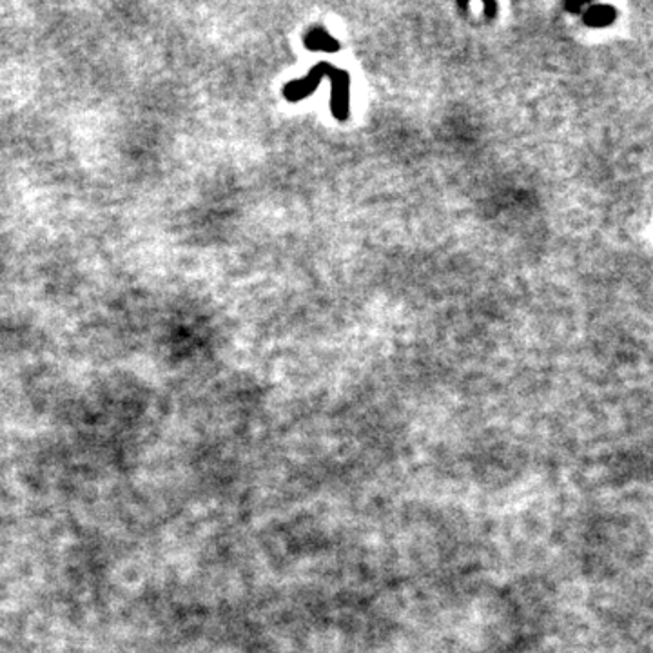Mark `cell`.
<instances>
[{"instance_id":"obj_4","label":"cell","mask_w":653,"mask_h":653,"mask_svg":"<svg viewBox=\"0 0 653 653\" xmlns=\"http://www.w3.org/2000/svg\"><path fill=\"white\" fill-rule=\"evenodd\" d=\"M614 19H615V9L614 8H610V6H595V8H592L590 11L587 13V16H584V22H587L588 26H606V24H610V22H614Z\"/></svg>"},{"instance_id":"obj_1","label":"cell","mask_w":653,"mask_h":653,"mask_svg":"<svg viewBox=\"0 0 653 653\" xmlns=\"http://www.w3.org/2000/svg\"><path fill=\"white\" fill-rule=\"evenodd\" d=\"M332 113L338 120H345L349 113V99H351V76L345 71L332 69Z\"/></svg>"},{"instance_id":"obj_3","label":"cell","mask_w":653,"mask_h":653,"mask_svg":"<svg viewBox=\"0 0 653 653\" xmlns=\"http://www.w3.org/2000/svg\"><path fill=\"white\" fill-rule=\"evenodd\" d=\"M305 46L309 49H321V51H334L338 49V42L332 36H329V33L325 29L314 28L307 36H305Z\"/></svg>"},{"instance_id":"obj_2","label":"cell","mask_w":653,"mask_h":653,"mask_svg":"<svg viewBox=\"0 0 653 653\" xmlns=\"http://www.w3.org/2000/svg\"><path fill=\"white\" fill-rule=\"evenodd\" d=\"M326 71H329V66H326V64H319V66H316L314 69H312L309 76L294 80V82H289L284 89L285 99L291 100V102H298V100L309 96L312 91H314V87L318 86L319 80L326 75Z\"/></svg>"}]
</instances>
